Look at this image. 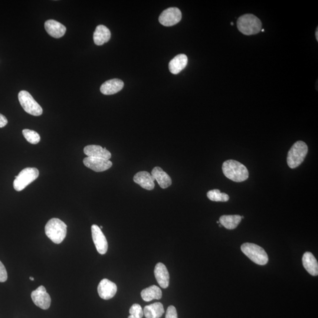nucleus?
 <instances>
[{
	"instance_id": "1a4fd4ad",
	"label": "nucleus",
	"mask_w": 318,
	"mask_h": 318,
	"mask_svg": "<svg viewBox=\"0 0 318 318\" xmlns=\"http://www.w3.org/2000/svg\"><path fill=\"white\" fill-rule=\"evenodd\" d=\"M31 297L35 306L41 309L46 310L50 308L51 298L43 286H40L37 290L32 291Z\"/></svg>"
},
{
	"instance_id": "0eeeda50",
	"label": "nucleus",
	"mask_w": 318,
	"mask_h": 318,
	"mask_svg": "<svg viewBox=\"0 0 318 318\" xmlns=\"http://www.w3.org/2000/svg\"><path fill=\"white\" fill-rule=\"evenodd\" d=\"M18 97L19 102L25 112L34 116L41 115L42 107L28 91L25 90L19 91Z\"/></svg>"
},
{
	"instance_id": "dca6fc26",
	"label": "nucleus",
	"mask_w": 318,
	"mask_h": 318,
	"mask_svg": "<svg viewBox=\"0 0 318 318\" xmlns=\"http://www.w3.org/2000/svg\"><path fill=\"white\" fill-rule=\"evenodd\" d=\"M123 81L117 78H114V79L104 82L101 86L100 91L101 93L105 95H112L119 92L123 89Z\"/></svg>"
},
{
	"instance_id": "6ab92c4d",
	"label": "nucleus",
	"mask_w": 318,
	"mask_h": 318,
	"mask_svg": "<svg viewBox=\"0 0 318 318\" xmlns=\"http://www.w3.org/2000/svg\"><path fill=\"white\" fill-rule=\"evenodd\" d=\"M111 32L110 29L103 25H98L93 34L95 44L102 45L110 40Z\"/></svg>"
},
{
	"instance_id": "412c9836",
	"label": "nucleus",
	"mask_w": 318,
	"mask_h": 318,
	"mask_svg": "<svg viewBox=\"0 0 318 318\" xmlns=\"http://www.w3.org/2000/svg\"><path fill=\"white\" fill-rule=\"evenodd\" d=\"M151 175L162 189L168 188L172 185V179L170 177L159 167H155L152 170Z\"/></svg>"
},
{
	"instance_id": "7c9ffc66",
	"label": "nucleus",
	"mask_w": 318,
	"mask_h": 318,
	"mask_svg": "<svg viewBox=\"0 0 318 318\" xmlns=\"http://www.w3.org/2000/svg\"><path fill=\"white\" fill-rule=\"evenodd\" d=\"M318 28H317V31H316V38H317V41H318Z\"/></svg>"
},
{
	"instance_id": "cd10ccee",
	"label": "nucleus",
	"mask_w": 318,
	"mask_h": 318,
	"mask_svg": "<svg viewBox=\"0 0 318 318\" xmlns=\"http://www.w3.org/2000/svg\"><path fill=\"white\" fill-rule=\"evenodd\" d=\"M7 272L4 265L0 261V283H4L7 280Z\"/></svg>"
},
{
	"instance_id": "b1692460",
	"label": "nucleus",
	"mask_w": 318,
	"mask_h": 318,
	"mask_svg": "<svg viewBox=\"0 0 318 318\" xmlns=\"http://www.w3.org/2000/svg\"><path fill=\"white\" fill-rule=\"evenodd\" d=\"M241 221V216L239 215H223L219 219V222L222 226L229 230L237 228Z\"/></svg>"
},
{
	"instance_id": "f03ea898",
	"label": "nucleus",
	"mask_w": 318,
	"mask_h": 318,
	"mask_svg": "<svg viewBox=\"0 0 318 318\" xmlns=\"http://www.w3.org/2000/svg\"><path fill=\"white\" fill-rule=\"evenodd\" d=\"M67 226L57 218L50 219L45 226V234L55 244H60L67 235Z\"/></svg>"
},
{
	"instance_id": "7ed1b4c3",
	"label": "nucleus",
	"mask_w": 318,
	"mask_h": 318,
	"mask_svg": "<svg viewBox=\"0 0 318 318\" xmlns=\"http://www.w3.org/2000/svg\"><path fill=\"white\" fill-rule=\"evenodd\" d=\"M237 26L239 31L247 35L257 34L262 28L260 19L251 14L241 16L238 19Z\"/></svg>"
},
{
	"instance_id": "393cba45",
	"label": "nucleus",
	"mask_w": 318,
	"mask_h": 318,
	"mask_svg": "<svg viewBox=\"0 0 318 318\" xmlns=\"http://www.w3.org/2000/svg\"><path fill=\"white\" fill-rule=\"evenodd\" d=\"M209 200L214 202H228L229 199L228 195L225 193H221L218 189L212 190L207 193Z\"/></svg>"
},
{
	"instance_id": "2f4dec72",
	"label": "nucleus",
	"mask_w": 318,
	"mask_h": 318,
	"mask_svg": "<svg viewBox=\"0 0 318 318\" xmlns=\"http://www.w3.org/2000/svg\"><path fill=\"white\" fill-rule=\"evenodd\" d=\"M29 280L33 281H34V278H32V277H29Z\"/></svg>"
},
{
	"instance_id": "72a5a7b5",
	"label": "nucleus",
	"mask_w": 318,
	"mask_h": 318,
	"mask_svg": "<svg viewBox=\"0 0 318 318\" xmlns=\"http://www.w3.org/2000/svg\"><path fill=\"white\" fill-rule=\"evenodd\" d=\"M100 229H103V226H100Z\"/></svg>"
},
{
	"instance_id": "a878e982",
	"label": "nucleus",
	"mask_w": 318,
	"mask_h": 318,
	"mask_svg": "<svg viewBox=\"0 0 318 318\" xmlns=\"http://www.w3.org/2000/svg\"><path fill=\"white\" fill-rule=\"evenodd\" d=\"M22 134L25 137V139L28 141L29 143L32 144V145H36V144L40 142V136L35 131L24 129L22 130Z\"/></svg>"
},
{
	"instance_id": "423d86ee",
	"label": "nucleus",
	"mask_w": 318,
	"mask_h": 318,
	"mask_svg": "<svg viewBox=\"0 0 318 318\" xmlns=\"http://www.w3.org/2000/svg\"><path fill=\"white\" fill-rule=\"evenodd\" d=\"M39 176V171L34 168H27L21 170L18 175L15 176L13 186L16 191H22L28 185L37 179Z\"/></svg>"
},
{
	"instance_id": "4468645a",
	"label": "nucleus",
	"mask_w": 318,
	"mask_h": 318,
	"mask_svg": "<svg viewBox=\"0 0 318 318\" xmlns=\"http://www.w3.org/2000/svg\"><path fill=\"white\" fill-rule=\"evenodd\" d=\"M155 276L157 283L160 287L166 289L169 286L170 275L168 269L165 265L162 263H158L156 265L155 271Z\"/></svg>"
},
{
	"instance_id": "9b49d317",
	"label": "nucleus",
	"mask_w": 318,
	"mask_h": 318,
	"mask_svg": "<svg viewBox=\"0 0 318 318\" xmlns=\"http://www.w3.org/2000/svg\"><path fill=\"white\" fill-rule=\"evenodd\" d=\"M83 163L87 168L96 172L106 171L113 165L112 162L109 160L92 157H87L84 158Z\"/></svg>"
},
{
	"instance_id": "2eb2a0df",
	"label": "nucleus",
	"mask_w": 318,
	"mask_h": 318,
	"mask_svg": "<svg viewBox=\"0 0 318 318\" xmlns=\"http://www.w3.org/2000/svg\"><path fill=\"white\" fill-rule=\"evenodd\" d=\"M133 180L143 189L151 191L155 188V180L149 172L143 171L137 173L134 175Z\"/></svg>"
},
{
	"instance_id": "ddd939ff",
	"label": "nucleus",
	"mask_w": 318,
	"mask_h": 318,
	"mask_svg": "<svg viewBox=\"0 0 318 318\" xmlns=\"http://www.w3.org/2000/svg\"><path fill=\"white\" fill-rule=\"evenodd\" d=\"M44 27L47 33L55 38L63 37L66 32V27L60 22L54 19H49L45 21Z\"/></svg>"
},
{
	"instance_id": "aec40b11",
	"label": "nucleus",
	"mask_w": 318,
	"mask_h": 318,
	"mask_svg": "<svg viewBox=\"0 0 318 318\" xmlns=\"http://www.w3.org/2000/svg\"><path fill=\"white\" fill-rule=\"evenodd\" d=\"M303 262L304 267L308 273L314 277L318 276V261L312 253L309 252H306L303 256Z\"/></svg>"
},
{
	"instance_id": "4be33fe9",
	"label": "nucleus",
	"mask_w": 318,
	"mask_h": 318,
	"mask_svg": "<svg viewBox=\"0 0 318 318\" xmlns=\"http://www.w3.org/2000/svg\"><path fill=\"white\" fill-rule=\"evenodd\" d=\"M165 313L162 303H156L147 306L144 308V316L146 318H160Z\"/></svg>"
},
{
	"instance_id": "c85d7f7f",
	"label": "nucleus",
	"mask_w": 318,
	"mask_h": 318,
	"mask_svg": "<svg viewBox=\"0 0 318 318\" xmlns=\"http://www.w3.org/2000/svg\"><path fill=\"white\" fill-rule=\"evenodd\" d=\"M166 318H178V313L176 308L174 306H170L167 310Z\"/></svg>"
},
{
	"instance_id": "5701e85b",
	"label": "nucleus",
	"mask_w": 318,
	"mask_h": 318,
	"mask_svg": "<svg viewBox=\"0 0 318 318\" xmlns=\"http://www.w3.org/2000/svg\"><path fill=\"white\" fill-rule=\"evenodd\" d=\"M142 299L146 302L152 301L153 300H160L162 297V293L159 287L152 285L141 293Z\"/></svg>"
},
{
	"instance_id": "f257e3e1",
	"label": "nucleus",
	"mask_w": 318,
	"mask_h": 318,
	"mask_svg": "<svg viewBox=\"0 0 318 318\" xmlns=\"http://www.w3.org/2000/svg\"><path fill=\"white\" fill-rule=\"evenodd\" d=\"M222 171L226 178L235 182H244L249 178L247 168L237 160H226L223 164Z\"/></svg>"
},
{
	"instance_id": "f3484780",
	"label": "nucleus",
	"mask_w": 318,
	"mask_h": 318,
	"mask_svg": "<svg viewBox=\"0 0 318 318\" xmlns=\"http://www.w3.org/2000/svg\"><path fill=\"white\" fill-rule=\"evenodd\" d=\"M84 153L87 157L109 160L111 155L106 148L98 145H88L84 147Z\"/></svg>"
},
{
	"instance_id": "39448f33",
	"label": "nucleus",
	"mask_w": 318,
	"mask_h": 318,
	"mask_svg": "<svg viewBox=\"0 0 318 318\" xmlns=\"http://www.w3.org/2000/svg\"><path fill=\"white\" fill-rule=\"evenodd\" d=\"M241 250L255 264L260 265L267 264L268 254L260 246L254 244L245 243L242 245Z\"/></svg>"
},
{
	"instance_id": "f8f14e48",
	"label": "nucleus",
	"mask_w": 318,
	"mask_h": 318,
	"mask_svg": "<svg viewBox=\"0 0 318 318\" xmlns=\"http://www.w3.org/2000/svg\"><path fill=\"white\" fill-rule=\"evenodd\" d=\"M117 291V285L107 279L101 280L97 288L98 295L101 299L104 300H109L113 298Z\"/></svg>"
},
{
	"instance_id": "bb28decb",
	"label": "nucleus",
	"mask_w": 318,
	"mask_h": 318,
	"mask_svg": "<svg viewBox=\"0 0 318 318\" xmlns=\"http://www.w3.org/2000/svg\"><path fill=\"white\" fill-rule=\"evenodd\" d=\"M130 316L128 318H142L144 316L143 311L140 305L133 304L130 308Z\"/></svg>"
},
{
	"instance_id": "a211bd4d",
	"label": "nucleus",
	"mask_w": 318,
	"mask_h": 318,
	"mask_svg": "<svg viewBox=\"0 0 318 318\" xmlns=\"http://www.w3.org/2000/svg\"><path fill=\"white\" fill-rule=\"evenodd\" d=\"M188 58L184 54H180L174 57L169 64V68L171 73L178 74L188 65Z\"/></svg>"
},
{
	"instance_id": "473e14b6",
	"label": "nucleus",
	"mask_w": 318,
	"mask_h": 318,
	"mask_svg": "<svg viewBox=\"0 0 318 318\" xmlns=\"http://www.w3.org/2000/svg\"><path fill=\"white\" fill-rule=\"evenodd\" d=\"M261 31H262V32H264V31H265V29H261Z\"/></svg>"
},
{
	"instance_id": "6e6552de",
	"label": "nucleus",
	"mask_w": 318,
	"mask_h": 318,
	"mask_svg": "<svg viewBox=\"0 0 318 318\" xmlns=\"http://www.w3.org/2000/svg\"><path fill=\"white\" fill-rule=\"evenodd\" d=\"M182 16V12L178 8L170 7L162 12L159 20L160 24L170 27L178 24L181 20Z\"/></svg>"
},
{
	"instance_id": "9d476101",
	"label": "nucleus",
	"mask_w": 318,
	"mask_h": 318,
	"mask_svg": "<svg viewBox=\"0 0 318 318\" xmlns=\"http://www.w3.org/2000/svg\"><path fill=\"white\" fill-rule=\"evenodd\" d=\"M91 234L95 247L98 253L101 255L106 254L108 249V243L106 238L100 227L96 225L91 226Z\"/></svg>"
},
{
	"instance_id": "c756f323",
	"label": "nucleus",
	"mask_w": 318,
	"mask_h": 318,
	"mask_svg": "<svg viewBox=\"0 0 318 318\" xmlns=\"http://www.w3.org/2000/svg\"><path fill=\"white\" fill-rule=\"evenodd\" d=\"M7 123L8 120L6 119V118L4 115H2V114L0 113V128L5 127Z\"/></svg>"
},
{
	"instance_id": "20e7f679",
	"label": "nucleus",
	"mask_w": 318,
	"mask_h": 318,
	"mask_svg": "<svg viewBox=\"0 0 318 318\" xmlns=\"http://www.w3.org/2000/svg\"><path fill=\"white\" fill-rule=\"evenodd\" d=\"M308 147L303 141H298L292 146L288 153L287 163L291 169L300 166L307 155Z\"/></svg>"
}]
</instances>
